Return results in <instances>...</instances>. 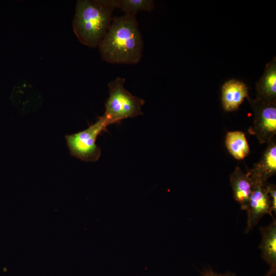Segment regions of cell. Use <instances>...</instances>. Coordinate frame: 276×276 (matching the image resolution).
<instances>
[{"label":"cell","instance_id":"30bf717a","mask_svg":"<svg viewBox=\"0 0 276 276\" xmlns=\"http://www.w3.org/2000/svg\"><path fill=\"white\" fill-rule=\"evenodd\" d=\"M262 235L261 242L259 246L261 257L269 265V270H276V221L268 225L260 227Z\"/></svg>","mask_w":276,"mask_h":276},{"label":"cell","instance_id":"7a4b0ae2","mask_svg":"<svg viewBox=\"0 0 276 276\" xmlns=\"http://www.w3.org/2000/svg\"><path fill=\"white\" fill-rule=\"evenodd\" d=\"M114 9L111 0L78 1L73 26L79 40L89 47L99 46L111 25Z\"/></svg>","mask_w":276,"mask_h":276},{"label":"cell","instance_id":"8992f818","mask_svg":"<svg viewBox=\"0 0 276 276\" xmlns=\"http://www.w3.org/2000/svg\"><path fill=\"white\" fill-rule=\"evenodd\" d=\"M266 184L252 182L251 192L246 210L247 221L245 233L252 230L264 215L270 214L272 216L271 203Z\"/></svg>","mask_w":276,"mask_h":276},{"label":"cell","instance_id":"4fadbf2b","mask_svg":"<svg viewBox=\"0 0 276 276\" xmlns=\"http://www.w3.org/2000/svg\"><path fill=\"white\" fill-rule=\"evenodd\" d=\"M114 9L119 8L125 14H135L140 11H151L154 8L152 0H111Z\"/></svg>","mask_w":276,"mask_h":276},{"label":"cell","instance_id":"5bb4252c","mask_svg":"<svg viewBox=\"0 0 276 276\" xmlns=\"http://www.w3.org/2000/svg\"><path fill=\"white\" fill-rule=\"evenodd\" d=\"M266 189L271 203V211L276 213V187L273 184H266Z\"/></svg>","mask_w":276,"mask_h":276},{"label":"cell","instance_id":"3957f363","mask_svg":"<svg viewBox=\"0 0 276 276\" xmlns=\"http://www.w3.org/2000/svg\"><path fill=\"white\" fill-rule=\"evenodd\" d=\"M125 79L118 77L108 84L109 97L105 104L103 115L110 125L121 123L122 120L143 114L141 107L144 100L132 95L125 89Z\"/></svg>","mask_w":276,"mask_h":276},{"label":"cell","instance_id":"9c48e42d","mask_svg":"<svg viewBox=\"0 0 276 276\" xmlns=\"http://www.w3.org/2000/svg\"><path fill=\"white\" fill-rule=\"evenodd\" d=\"M229 180L234 199L239 203L242 210H246L251 192V179L237 166L230 175Z\"/></svg>","mask_w":276,"mask_h":276},{"label":"cell","instance_id":"2e32d148","mask_svg":"<svg viewBox=\"0 0 276 276\" xmlns=\"http://www.w3.org/2000/svg\"><path fill=\"white\" fill-rule=\"evenodd\" d=\"M263 276H276V270L269 269L267 273Z\"/></svg>","mask_w":276,"mask_h":276},{"label":"cell","instance_id":"8fae6325","mask_svg":"<svg viewBox=\"0 0 276 276\" xmlns=\"http://www.w3.org/2000/svg\"><path fill=\"white\" fill-rule=\"evenodd\" d=\"M256 100L276 101V62L274 58L266 65L256 86Z\"/></svg>","mask_w":276,"mask_h":276},{"label":"cell","instance_id":"6da1fadb","mask_svg":"<svg viewBox=\"0 0 276 276\" xmlns=\"http://www.w3.org/2000/svg\"><path fill=\"white\" fill-rule=\"evenodd\" d=\"M99 50L107 62L136 64L141 59L143 43L135 15L124 14L112 18Z\"/></svg>","mask_w":276,"mask_h":276},{"label":"cell","instance_id":"5b68a950","mask_svg":"<svg viewBox=\"0 0 276 276\" xmlns=\"http://www.w3.org/2000/svg\"><path fill=\"white\" fill-rule=\"evenodd\" d=\"M247 99L254 112L253 125L248 131L260 144L268 143L276 134V101Z\"/></svg>","mask_w":276,"mask_h":276},{"label":"cell","instance_id":"7c38bea8","mask_svg":"<svg viewBox=\"0 0 276 276\" xmlns=\"http://www.w3.org/2000/svg\"><path fill=\"white\" fill-rule=\"evenodd\" d=\"M225 145L229 153L237 159H243L249 153V145L243 132H228L225 137Z\"/></svg>","mask_w":276,"mask_h":276},{"label":"cell","instance_id":"ba28073f","mask_svg":"<svg viewBox=\"0 0 276 276\" xmlns=\"http://www.w3.org/2000/svg\"><path fill=\"white\" fill-rule=\"evenodd\" d=\"M248 97L247 88L240 81L232 79L226 81L222 87V104L226 111L238 109L244 99Z\"/></svg>","mask_w":276,"mask_h":276},{"label":"cell","instance_id":"52a82bcc","mask_svg":"<svg viewBox=\"0 0 276 276\" xmlns=\"http://www.w3.org/2000/svg\"><path fill=\"white\" fill-rule=\"evenodd\" d=\"M252 182L266 184L276 173V142L275 138L267 143L262 157L246 173Z\"/></svg>","mask_w":276,"mask_h":276},{"label":"cell","instance_id":"277c9868","mask_svg":"<svg viewBox=\"0 0 276 276\" xmlns=\"http://www.w3.org/2000/svg\"><path fill=\"white\" fill-rule=\"evenodd\" d=\"M110 125L102 116L88 128L79 132L65 135L71 154L83 161L95 162L101 154V149L96 144L97 137Z\"/></svg>","mask_w":276,"mask_h":276},{"label":"cell","instance_id":"9a60e30c","mask_svg":"<svg viewBox=\"0 0 276 276\" xmlns=\"http://www.w3.org/2000/svg\"><path fill=\"white\" fill-rule=\"evenodd\" d=\"M200 276H237L231 271H227L224 273H218L210 268H205L201 272Z\"/></svg>","mask_w":276,"mask_h":276}]
</instances>
